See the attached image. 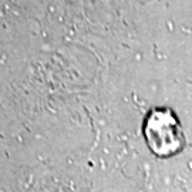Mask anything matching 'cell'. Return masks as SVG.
<instances>
[{
    "label": "cell",
    "instance_id": "obj_1",
    "mask_svg": "<svg viewBox=\"0 0 192 192\" xmlns=\"http://www.w3.org/2000/svg\"><path fill=\"white\" fill-rule=\"evenodd\" d=\"M144 135L148 148L161 158L172 157L184 147L181 124L174 111L165 107L150 111L144 124Z\"/></svg>",
    "mask_w": 192,
    "mask_h": 192
}]
</instances>
